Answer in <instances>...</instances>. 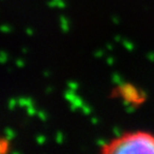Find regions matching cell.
<instances>
[{
    "instance_id": "4",
    "label": "cell",
    "mask_w": 154,
    "mask_h": 154,
    "mask_svg": "<svg viewBox=\"0 0 154 154\" xmlns=\"http://www.w3.org/2000/svg\"><path fill=\"white\" fill-rule=\"evenodd\" d=\"M8 141H9V140H8L7 138L0 139V153H3V152L8 151Z\"/></svg>"
},
{
    "instance_id": "14",
    "label": "cell",
    "mask_w": 154,
    "mask_h": 154,
    "mask_svg": "<svg viewBox=\"0 0 154 154\" xmlns=\"http://www.w3.org/2000/svg\"><path fill=\"white\" fill-rule=\"evenodd\" d=\"M25 32H26V34H28L29 36H31V35H33V34H34V31L32 30L31 28H26Z\"/></svg>"
},
{
    "instance_id": "17",
    "label": "cell",
    "mask_w": 154,
    "mask_h": 154,
    "mask_svg": "<svg viewBox=\"0 0 154 154\" xmlns=\"http://www.w3.org/2000/svg\"><path fill=\"white\" fill-rule=\"evenodd\" d=\"M51 90H53V89H51V88H48V89L46 90V93H47V94H49V93H51Z\"/></svg>"
},
{
    "instance_id": "15",
    "label": "cell",
    "mask_w": 154,
    "mask_h": 154,
    "mask_svg": "<svg viewBox=\"0 0 154 154\" xmlns=\"http://www.w3.org/2000/svg\"><path fill=\"white\" fill-rule=\"evenodd\" d=\"M22 53L23 54H27V53H28V48H23V49H22Z\"/></svg>"
},
{
    "instance_id": "1",
    "label": "cell",
    "mask_w": 154,
    "mask_h": 154,
    "mask_svg": "<svg viewBox=\"0 0 154 154\" xmlns=\"http://www.w3.org/2000/svg\"><path fill=\"white\" fill-rule=\"evenodd\" d=\"M103 151L115 154H154V135L147 132L126 133L105 144Z\"/></svg>"
},
{
    "instance_id": "18",
    "label": "cell",
    "mask_w": 154,
    "mask_h": 154,
    "mask_svg": "<svg viewBox=\"0 0 154 154\" xmlns=\"http://www.w3.org/2000/svg\"><path fill=\"white\" fill-rule=\"evenodd\" d=\"M43 74H44V76H46V77H48V76H49V73H48V72H44Z\"/></svg>"
},
{
    "instance_id": "12",
    "label": "cell",
    "mask_w": 154,
    "mask_h": 154,
    "mask_svg": "<svg viewBox=\"0 0 154 154\" xmlns=\"http://www.w3.org/2000/svg\"><path fill=\"white\" fill-rule=\"evenodd\" d=\"M15 63H16V65L18 67H24L25 66V61L23 60V59H17Z\"/></svg>"
},
{
    "instance_id": "6",
    "label": "cell",
    "mask_w": 154,
    "mask_h": 154,
    "mask_svg": "<svg viewBox=\"0 0 154 154\" xmlns=\"http://www.w3.org/2000/svg\"><path fill=\"white\" fill-rule=\"evenodd\" d=\"M26 110H27V115H28L29 117H32V116H34V115H36V113H38V111H36V109H35V106H34V105L27 107Z\"/></svg>"
},
{
    "instance_id": "2",
    "label": "cell",
    "mask_w": 154,
    "mask_h": 154,
    "mask_svg": "<svg viewBox=\"0 0 154 154\" xmlns=\"http://www.w3.org/2000/svg\"><path fill=\"white\" fill-rule=\"evenodd\" d=\"M17 103H18V106L20 107H29V106L34 105V102L32 101L31 97H19L17 99Z\"/></svg>"
},
{
    "instance_id": "16",
    "label": "cell",
    "mask_w": 154,
    "mask_h": 154,
    "mask_svg": "<svg viewBox=\"0 0 154 154\" xmlns=\"http://www.w3.org/2000/svg\"><path fill=\"white\" fill-rule=\"evenodd\" d=\"M69 85H70V87H71V88H76V85H75V84H73V82H70V84H69Z\"/></svg>"
},
{
    "instance_id": "13",
    "label": "cell",
    "mask_w": 154,
    "mask_h": 154,
    "mask_svg": "<svg viewBox=\"0 0 154 154\" xmlns=\"http://www.w3.org/2000/svg\"><path fill=\"white\" fill-rule=\"evenodd\" d=\"M62 140H63L62 134H61V133H57V142H58V143H61V142H62Z\"/></svg>"
},
{
    "instance_id": "9",
    "label": "cell",
    "mask_w": 154,
    "mask_h": 154,
    "mask_svg": "<svg viewBox=\"0 0 154 154\" xmlns=\"http://www.w3.org/2000/svg\"><path fill=\"white\" fill-rule=\"evenodd\" d=\"M0 31L3 32V33H10L12 31V28L9 25H2V26H0Z\"/></svg>"
},
{
    "instance_id": "11",
    "label": "cell",
    "mask_w": 154,
    "mask_h": 154,
    "mask_svg": "<svg viewBox=\"0 0 154 154\" xmlns=\"http://www.w3.org/2000/svg\"><path fill=\"white\" fill-rule=\"evenodd\" d=\"M35 140H36V142H38V144L42 146V144H43L44 142H45L46 138H45V136H43V135H38V137L35 138Z\"/></svg>"
},
{
    "instance_id": "5",
    "label": "cell",
    "mask_w": 154,
    "mask_h": 154,
    "mask_svg": "<svg viewBox=\"0 0 154 154\" xmlns=\"http://www.w3.org/2000/svg\"><path fill=\"white\" fill-rule=\"evenodd\" d=\"M18 105L16 99H10L9 102H8V107H9L10 110H14V108Z\"/></svg>"
},
{
    "instance_id": "3",
    "label": "cell",
    "mask_w": 154,
    "mask_h": 154,
    "mask_svg": "<svg viewBox=\"0 0 154 154\" xmlns=\"http://www.w3.org/2000/svg\"><path fill=\"white\" fill-rule=\"evenodd\" d=\"M15 136H16V134H15V132L12 130V128H7L5 130V138H7L8 140H12L15 138Z\"/></svg>"
},
{
    "instance_id": "8",
    "label": "cell",
    "mask_w": 154,
    "mask_h": 154,
    "mask_svg": "<svg viewBox=\"0 0 154 154\" xmlns=\"http://www.w3.org/2000/svg\"><path fill=\"white\" fill-rule=\"evenodd\" d=\"M60 22H61V28H62L63 31H67L69 30V26H67V23L66 20H65L64 16H61L60 17Z\"/></svg>"
},
{
    "instance_id": "10",
    "label": "cell",
    "mask_w": 154,
    "mask_h": 154,
    "mask_svg": "<svg viewBox=\"0 0 154 154\" xmlns=\"http://www.w3.org/2000/svg\"><path fill=\"white\" fill-rule=\"evenodd\" d=\"M38 117L40 118V120L41 121H46L47 120V116H46V112L45 111H43V110H40V111H38Z\"/></svg>"
},
{
    "instance_id": "7",
    "label": "cell",
    "mask_w": 154,
    "mask_h": 154,
    "mask_svg": "<svg viewBox=\"0 0 154 154\" xmlns=\"http://www.w3.org/2000/svg\"><path fill=\"white\" fill-rule=\"evenodd\" d=\"M9 59V56L5 51H0V63H5Z\"/></svg>"
}]
</instances>
